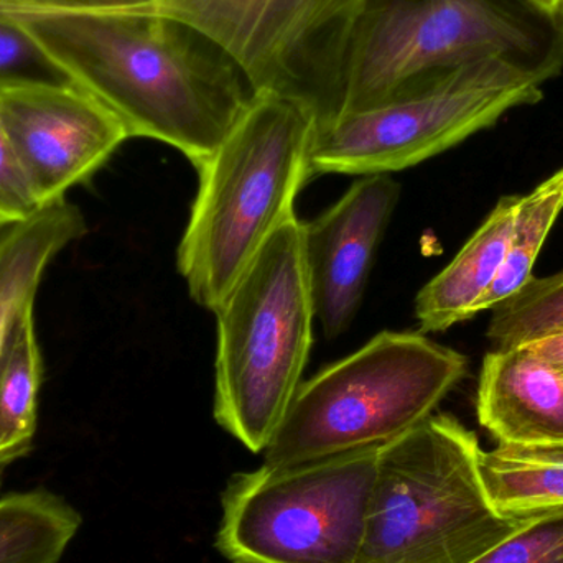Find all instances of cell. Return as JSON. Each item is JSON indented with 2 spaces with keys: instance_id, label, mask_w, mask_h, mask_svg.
Listing matches in <instances>:
<instances>
[{
  "instance_id": "cell-1",
  "label": "cell",
  "mask_w": 563,
  "mask_h": 563,
  "mask_svg": "<svg viewBox=\"0 0 563 563\" xmlns=\"http://www.w3.org/2000/svg\"><path fill=\"white\" fill-rule=\"evenodd\" d=\"M10 15L119 119L129 137L164 142L195 168L220 147L254 98L223 46L152 7Z\"/></svg>"
},
{
  "instance_id": "cell-2",
  "label": "cell",
  "mask_w": 563,
  "mask_h": 563,
  "mask_svg": "<svg viewBox=\"0 0 563 563\" xmlns=\"http://www.w3.org/2000/svg\"><path fill=\"white\" fill-rule=\"evenodd\" d=\"M489 59L541 86L558 78L563 12L534 0H363L344 62L343 114L389 104Z\"/></svg>"
},
{
  "instance_id": "cell-3",
  "label": "cell",
  "mask_w": 563,
  "mask_h": 563,
  "mask_svg": "<svg viewBox=\"0 0 563 563\" xmlns=\"http://www.w3.org/2000/svg\"><path fill=\"white\" fill-rule=\"evenodd\" d=\"M314 119L295 102L254 95L220 147L198 165V191L177 253L200 307L230 294L269 238L297 218L313 177Z\"/></svg>"
},
{
  "instance_id": "cell-4",
  "label": "cell",
  "mask_w": 563,
  "mask_h": 563,
  "mask_svg": "<svg viewBox=\"0 0 563 563\" xmlns=\"http://www.w3.org/2000/svg\"><path fill=\"white\" fill-rule=\"evenodd\" d=\"M478 437L433 413L377 452L357 563H472L528 516L493 506Z\"/></svg>"
},
{
  "instance_id": "cell-5",
  "label": "cell",
  "mask_w": 563,
  "mask_h": 563,
  "mask_svg": "<svg viewBox=\"0 0 563 563\" xmlns=\"http://www.w3.org/2000/svg\"><path fill=\"white\" fill-rule=\"evenodd\" d=\"M213 313L214 420L263 453L301 384L317 320L298 218L269 238Z\"/></svg>"
},
{
  "instance_id": "cell-6",
  "label": "cell",
  "mask_w": 563,
  "mask_h": 563,
  "mask_svg": "<svg viewBox=\"0 0 563 563\" xmlns=\"http://www.w3.org/2000/svg\"><path fill=\"white\" fill-rule=\"evenodd\" d=\"M466 366L462 353L426 334L383 331L298 386L264 465L379 449L433 416Z\"/></svg>"
},
{
  "instance_id": "cell-7",
  "label": "cell",
  "mask_w": 563,
  "mask_h": 563,
  "mask_svg": "<svg viewBox=\"0 0 563 563\" xmlns=\"http://www.w3.org/2000/svg\"><path fill=\"white\" fill-rule=\"evenodd\" d=\"M379 449L233 476L217 548L233 563H357Z\"/></svg>"
},
{
  "instance_id": "cell-8",
  "label": "cell",
  "mask_w": 563,
  "mask_h": 563,
  "mask_svg": "<svg viewBox=\"0 0 563 563\" xmlns=\"http://www.w3.org/2000/svg\"><path fill=\"white\" fill-rule=\"evenodd\" d=\"M363 0H161L223 46L254 95L303 108L317 129L343 114L344 62Z\"/></svg>"
},
{
  "instance_id": "cell-9",
  "label": "cell",
  "mask_w": 563,
  "mask_h": 563,
  "mask_svg": "<svg viewBox=\"0 0 563 563\" xmlns=\"http://www.w3.org/2000/svg\"><path fill=\"white\" fill-rule=\"evenodd\" d=\"M542 86L506 63H473L389 104L347 112L314 131L317 174H394L493 128L506 112L542 101Z\"/></svg>"
},
{
  "instance_id": "cell-10",
  "label": "cell",
  "mask_w": 563,
  "mask_h": 563,
  "mask_svg": "<svg viewBox=\"0 0 563 563\" xmlns=\"http://www.w3.org/2000/svg\"><path fill=\"white\" fill-rule=\"evenodd\" d=\"M0 122L43 208L65 200L131 139L119 119L78 86L2 91Z\"/></svg>"
},
{
  "instance_id": "cell-11",
  "label": "cell",
  "mask_w": 563,
  "mask_h": 563,
  "mask_svg": "<svg viewBox=\"0 0 563 563\" xmlns=\"http://www.w3.org/2000/svg\"><path fill=\"white\" fill-rule=\"evenodd\" d=\"M399 198L393 174L363 175L333 207L303 223L314 317L328 340L353 324Z\"/></svg>"
},
{
  "instance_id": "cell-12",
  "label": "cell",
  "mask_w": 563,
  "mask_h": 563,
  "mask_svg": "<svg viewBox=\"0 0 563 563\" xmlns=\"http://www.w3.org/2000/svg\"><path fill=\"white\" fill-rule=\"evenodd\" d=\"M476 410L498 443H563V376L528 347H495L483 360Z\"/></svg>"
},
{
  "instance_id": "cell-13",
  "label": "cell",
  "mask_w": 563,
  "mask_h": 563,
  "mask_svg": "<svg viewBox=\"0 0 563 563\" xmlns=\"http://www.w3.org/2000/svg\"><path fill=\"white\" fill-rule=\"evenodd\" d=\"M518 203L519 197L501 198L452 263L417 294L422 333H439L478 314L479 301L505 263Z\"/></svg>"
},
{
  "instance_id": "cell-14",
  "label": "cell",
  "mask_w": 563,
  "mask_h": 563,
  "mask_svg": "<svg viewBox=\"0 0 563 563\" xmlns=\"http://www.w3.org/2000/svg\"><path fill=\"white\" fill-rule=\"evenodd\" d=\"M86 231L81 211L62 200L0 233V351L13 318L35 305L46 267Z\"/></svg>"
},
{
  "instance_id": "cell-15",
  "label": "cell",
  "mask_w": 563,
  "mask_h": 563,
  "mask_svg": "<svg viewBox=\"0 0 563 563\" xmlns=\"http://www.w3.org/2000/svg\"><path fill=\"white\" fill-rule=\"evenodd\" d=\"M33 307L19 311L0 351V465L3 468L32 449L38 419L42 354Z\"/></svg>"
},
{
  "instance_id": "cell-16",
  "label": "cell",
  "mask_w": 563,
  "mask_h": 563,
  "mask_svg": "<svg viewBox=\"0 0 563 563\" xmlns=\"http://www.w3.org/2000/svg\"><path fill=\"white\" fill-rule=\"evenodd\" d=\"M482 476L503 515L531 516L563 506V443H499L482 455Z\"/></svg>"
},
{
  "instance_id": "cell-17",
  "label": "cell",
  "mask_w": 563,
  "mask_h": 563,
  "mask_svg": "<svg viewBox=\"0 0 563 563\" xmlns=\"http://www.w3.org/2000/svg\"><path fill=\"white\" fill-rule=\"evenodd\" d=\"M81 515L48 489L0 498V563H59L81 529Z\"/></svg>"
},
{
  "instance_id": "cell-18",
  "label": "cell",
  "mask_w": 563,
  "mask_h": 563,
  "mask_svg": "<svg viewBox=\"0 0 563 563\" xmlns=\"http://www.w3.org/2000/svg\"><path fill=\"white\" fill-rule=\"evenodd\" d=\"M563 211V168L531 194L519 197L505 263L478 305V313L493 310L531 282L532 269Z\"/></svg>"
},
{
  "instance_id": "cell-19",
  "label": "cell",
  "mask_w": 563,
  "mask_h": 563,
  "mask_svg": "<svg viewBox=\"0 0 563 563\" xmlns=\"http://www.w3.org/2000/svg\"><path fill=\"white\" fill-rule=\"evenodd\" d=\"M563 330V271L531 282L493 308L488 334L495 347H512Z\"/></svg>"
},
{
  "instance_id": "cell-20",
  "label": "cell",
  "mask_w": 563,
  "mask_h": 563,
  "mask_svg": "<svg viewBox=\"0 0 563 563\" xmlns=\"http://www.w3.org/2000/svg\"><path fill=\"white\" fill-rule=\"evenodd\" d=\"M76 86L48 49L10 13L0 12V92Z\"/></svg>"
},
{
  "instance_id": "cell-21",
  "label": "cell",
  "mask_w": 563,
  "mask_h": 563,
  "mask_svg": "<svg viewBox=\"0 0 563 563\" xmlns=\"http://www.w3.org/2000/svg\"><path fill=\"white\" fill-rule=\"evenodd\" d=\"M472 563H563V506L528 516L518 531Z\"/></svg>"
},
{
  "instance_id": "cell-22",
  "label": "cell",
  "mask_w": 563,
  "mask_h": 563,
  "mask_svg": "<svg viewBox=\"0 0 563 563\" xmlns=\"http://www.w3.org/2000/svg\"><path fill=\"white\" fill-rule=\"evenodd\" d=\"M42 210L0 122V233L25 223Z\"/></svg>"
},
{
  "instance_id": "cell-23",
  "label": "cell",
  "mask_w": 563,
  "mask_h": 563,
  "mask_svg": "<svg viewBox=\"0 0 563 563\" xmlns=\"http://www.w3.org/2000/svg\"><path fill=\"white\" fill-rule=\"evenodd\" d=\"M161 0H0L7 13H81L101 10L145 9Z\"/></svg>"
},
{
  "instance_id": "cell-24",
  "label": "cell",
  "mask_w": 563,
  "mask_h": 563,
  "mask_svg": "<svg viewBox=\"0 0 563 563\" xmlns=\"http://www.w3.org/2000/svg\"><path fill=\"white\" fill-rule=\"evenodd\" d=\"M519 346L528 347L531 353L551 364L563 376V330L554 331V333L545 334V336L528 341Z\"/></svg>"
},
{
  "instance_id": "cell-25",
  "label": "cell",
  "mask_w": 563,
  "mask_h": 563,
  "mask_svg": "<svg viewBox=\"0 0 563 563\" xmlns=\"http://www.w3.org/2000/svg\"><path fill=\"white\" fill-rule=\"evenodd\" d=\"M539 5L552 10V12H563V0H534Z\"/></svg>"
}]
</instances>
